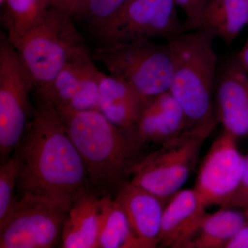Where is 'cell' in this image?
<instances>
[{"instance_id":"21","label":"cell","mask_w":248,"mask_h":248,"mask_svg":"<svg viewBox=\"0 0 248 248\" xmlns=\"http://www.w3.org/2000/svg\"><path fill=\"white\" fill-rule=\"evenodd\" d=\"M4 6L6 35L14 44L42 19L50 6V0H5Z\"/></svg>"},{"instance_id":"2","label":"cell","mask_w":248,"mask_h":248,"mask_svg":"<svg viewBox=\"0 0 248 248\" xmlns=\"http://www.w3.org/2000/svg\"><path fill=\"white\" fill-rule=\"evenodd\" d=\"M84 161L93 192L115 197L147 155L135 129L111 123L98 110L57 111Z\"/></svg>"},{"instance_id":"22","label":"cell","mask_w":248,"mask_h":248,"mask_svg":"<svg viewBox=\"0 0 248 248\" xmlns=\"http://www.w3.org/2000/svg\"><path fill=\"white\" fill-rule=\"evenodd\" d=\"M18 175L19 162L13 155L0 166V223L8 216L17 200Z\"/></svg>"},{"instance_id":"7","label":"cell","mask_w":248,"mask_h":248,"mask_svg":"<svg viewBox=\"0 0 248 248\" xmlns=\"http://www.w3.org/2000/svg\"><path fill=\"white\" fill-rule=\"evenodd\" d=\"M208 136L197 130H186L165 142L135 166L130 182L169 202L188 179Z\"/></svg>"},{"instance_id":"20","label":"cell","mask_w":248,"mask_h":248,"mask_svg":"<svg viewBox=\"0 0 248 248\" xmlns=\"http://www.w3.org/2000/svg\"><path fill=\"white\" fill-rule=\"evenodd\" d=\"M98 248H141L126 215L115 197H100Z\"/></svg>"},{"instance_id":"28","label":"cell","mask_w":248,"mask_h":248,"mask_svg":"<svg viewBox=\"0 0 248 248\" xmlns=\"http://www.w3.org/2000/svg\"><path fill=\"white\" fill-rule=\"evenodd\" d=\"M241 66L248 72V37L246 43L237 56Z\"/></svg>"},{"instance_id":"14","label":"cell","mask_w":248,"mask_h":248,"mask_svg":"<svg viewBox=\"0 0 248 248\" xmlns=\"http://www.w3.org/2000/svg\"><path fill=\"white\" fill-rule=\"evenodd\" d=\"M205 208L195 189L176 192L165 205L158 247L187 248L206 213Z\"/></svg>"},{"instance_id":"27","label":"cell","mask_w":248,"mask_h":248,"mask_svg":"<svg viewBox=\"0 0 248 248\" xmlns=\"http://www.w3.org/2000/svg\"><path fill=\"white\" fill-rule=\"evenodd\" d=\"M225 248H248V224L226 244Z\"/></svg>"},{"instance_id":"26","label":"cell","mask_w":248,"mask_h":248,"mask_svg":"<svg viewBox=\"0 0 248 248\" xmlns=\"http://www.w3.org/2000/svg\"><path fill=\"white\" fill-rule=\"evenodd\" d=\"M85 0H50V6L68 13L71 17Z\"/></svg>"},{"instance_id":"8","label":"cell","mask_w":248,"mask_h":248,"mask_svg":"<svg viewBox=\"0 0 248 248\" xmlns=\"http://www.w3.org/2000/svg\"><path fill=\"white\" fill-rule=\"evenodd\" d=\"M174 0H128L107 22L91 29L101 45L166 38L187 32Z\"/></svg>"},{"instance_id":"6","label":"cell","mask_w":248,"mask_h":248,"mask_svg":"<svg viewBox=\"0 0 248 248\" xmlns=\"http://www.w3.org/2000/svg\"><path fill=\"white\" fill-rule=\"evenodd\" d=\"M33 83L6 34L0 35V161L6 162L22 143L34 114Z\"/></svg>"},{"instance_id":"13","label":"cell","mask_w":248,"mask_h":248,"mask_svg":"<svg viewBox=\"0 0 248 248\" xmlns=\"http://www.w3.org/2000/svg\"><path fill=\"white\" fill-rule=\"evenodd\" d=\"M115 199L126 215L141 248H157L166 202L130 182L118 191Z\"/></svg>"},{"instance_id":"16","label":"cell","mask_w":248,"mask_h":248,"mask_svg":"<svg viewBox=\"0 0 248 248\" xmlns=\"http://www.w3.org/2000/svg\"><path fill=\"white\" fill-rule=\"evenodd\" d=\"M147 99L124 80L102 73L98 111L111 123L120 128H133Z\"/></svg>"},{"instance_id":"29","label":"cell","mask_w":248,"mask_h":248,"mask_svg":"<svg viewBox=\"0 0 248 248\" xmlns=\"http://www.w3.org/2000/svg\"><path fill=\"white\" fill-rule=\"evenodd\" d=\"M202 4L203 5L204 9H205V6H206L207 3L208 2L209 0H200Z\"/></svg>"},{"instance_id":"24","label":"cell","mask_w":248,"mask_h":248,"mask_svg":"<svg viewBox=\"0 0 248 248\" xmlns=\"http://www.w3.org/2000/svg\"><path fill=\"white\" fill-rule=\"evenodd\" d=\"M186 14L184 22L186 31L198 30L204 7L200 0H174Z\"/></svg>"},{"instance_id":"4","label":"cell","mask_w":248,"mask_h":248,"mask_svg":"<svg viewBox=\"0 0 248 248\" xmlns=\"http://www.w3.org/2000/svg\"><path fill=\"white\" fill-rule=\"evenodd\" d=\"M12 45L37 89L50 83L70 62L92 55L71 15L54 6Z\"/></svg>"},{"instance_id":"3","label":"cell","mask_w":248,"mask_h":248,"mask_svg":"<svg viewBox=\"0 0 248 248\" xmlns=\"http://www.w3.org/2000/svg\"><path fill=\"white\" fill-rule=\"evenodd\" d=\"M215 36L208 31H187L167 40L173 62L170 91L185 113L187 130L210 135L217 123L213 95L216 74Z\"/></svg>"},{"instance_id":"11","label":"cell","mask_w":248,"mask_h":248,"mask_svg":"<svg viewBox=\"0 0 248 248\" xmlns=\"http://www.w3.org/2000/svg\"><path fill=\"white\" fill-rule=\"evenodd\" d=\"M92 55L70 62L50 83L37 89V95L57 111L98 110L102 72Z\"/></svg>"},{"instance_id":"25","label":"cell","mask_w":248,"mask_h":248,"mask_svg":"<svg viewBox=\"0 0 248 248\" xmlns=\"http://www.w3.org/2000/svg\"><path fill=\"white\" fill-rule=\"evenodd\" d=\"M227 208H248V155L246 156V166H245L244 175H243L239 189Z\"/></svg>"},{"instance_id":"9","label":"cell","mask_w":248,"mask_h":248,"mask_svg":"<svg viewBox=\"0 0 248 248\" xmlns=\"http://www.w3.org/2000/svg\"><path fill=\"white\" fill-rule=\"evenodd\" d=\"M68 210L31 195L18 197L0 223L1 248H51L62 241Z\"/></svg>"},{"instance_id":"23","label":"cell","mask_w":248,"mask_h":248,"mask_svg":"<svg viewBox=\"0 0 248 248\" xmlns=\"http://www.w3.org/2000/svg\"><path fill=\"white\" fill-rule=\"evenodd\" d=\"M128 0H85L73 18L86 21L91 29L107 22L115 16Z\"/></svg>"},{"instance_id":"17","label":"cell","mask_w":248,"mask_h":248,"mask_svg":"<svg viewBox=\"0 0 248 248\" xmlns=\"http://www.w3.org/2000/svg\"><path fill=\"white\" fill-rule=\"evenodd\" d=\"M99 199L88 192L73 202L63 224L62 248H98Z\"/></svg>"},{"instance_id":"1","label":"cell","mask_w":248,"mask_h":248,"mask_svg":"<svg viewBox=\"0 0 248 248\" xmlns=\"http://www.w3.org/2000/svg\"><path fill=\"white\" fill-rule=\"evenodd\" d=\"M19 162L17 198L31 195L69 210L93 192L79 151L55 108L37 95L25 138L14 154Z\"/></svg>"},{"instance_id":"18","label":"cell","mask_w":248,"mask_h":248,"mask_svg":"<svg viewBox=\"0 0 248 248\" xmlns=\"http://www.w3.org/2000/svg\"><path fill=\"white\" fill-rule=\"evenodd\" d=\"M248 224V208H221L205 213L187 248H225Z\"/></svg>"},{"instance_id":"19","label":"cell","mask_w":248,"mask_h":248,"mask_svg":"<svg viewBox=\"0 0 248 248\" xmlns=\"http://www.w3.org/2000/svg\"><path fill=\"white\" fill-rule=\"evenodd\" d=\"M248 25V0H209L198 30L231 43Z\"/></svg>"},{"instance_id":"10","label":"cell","mask_w":248,"mask_h":248,"mask_svg":"<svg viewBox=\"0 0 248 248\" xmlns=\"http://www.w3.org/2000/svg\"><path fill=\"white\" fill-rule=\"evenodd\" d=\"M236 140L223 130L201 165L195 190L206 208L213 205L227 208L239 189L246 156L240 153Z\"/></svg>"},{"instance_id":"30","label":"cell","mask_w":248,"mask_h":248,"mask_svg":"<svg viewBox=\"0 0 248 248\" xmlns=\"http://www.w3.org/2000/svg\"><path fill=\"white\" fill-rule=\"evenodd\" d=\"M5 3V0H0V4H1V6H4Z\"/></svg>"},{"instance_id":"15","label":"cell","mask_w":248,"mask_h":248,"mask_svg":"<svg viewBox=\"0 0 248 248\" xmlns=\"http://www.w3.org/2000/svg\"><path fill=\"white\" fill-rule=\"evenodd\" d=\"M134 128L145 144L161 145L187 130V120L169 91L147 99Z\"/></svg>"},{"instance_id":"12","label":"cell","mask_w":248,"mask_h":248,"mask_svg":"<svg viewBox=\"0 0 248 248\" xmlns=\"http://www.w3.org/2000/svg\"><path fill=\"white\" fill-rule=\"evenodd\" d=\"M217 120L236 138L248 137V72L236 58L222 68L217 81Z\"/></svg>"},{"instance_id":"5","label":"cell","mask_w":248,"mask_h":248,"mask_svg":"<svg viewBox=\"0 0 248 248\" xmlns=\"http://www.w3.org/2000/svg\"><path fill=\"white\" fill-rule=\"evenodd\" d=\"M92 57L146 99L170 89L174 68L166 45L146 39L113 42L99 46Z\"/></svg>"}]
</instances>
